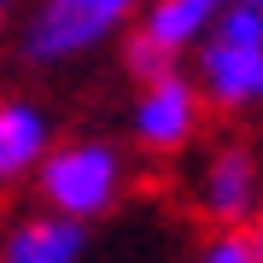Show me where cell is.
Returning a JSON list of instances; mask_svg holds the SVG:
<instances>
[{"label": "cell", "instance_id": "5b68a950", "mask_svg": "<svg viewBox=\"0 0 263 263\" xmlns=\"http://www.w3.org/2000/svg\"><path fill=\"white\" fill-rule=\"evenodd\" d=\"M199 94L211 111H252L263 105V47H240V41H199Z\"/></svg>", "mask_w": 263, "mask_h": 263}, {"label": "cell", "instance_id": "30bf717a", "mask_svg": "<svg viewBox=\"0 0 263 263\" xmlns=\"http://www.w3.org/2000/svg\"><path fill=\"white\" fill-rule=\"evenodd\" d=\"M123 65H129V76H135V82H152V76L176 70L181 59H176V53H164V47H158L152 35H141V29H135V35L123 41Z\"/></svg>", "mask_w": 263, "mask_h": 263}, {"label": "cell", "instance_id": "8fae6325", "mask_svg": "<svg viewBox=\"0 0 263 263\" xmlns=\"http://www.w3.org/2000/svg\"><path fill=\"white\" fill-rule=\"evenodd\" d=\"M199 263H257L252 228H222V234H211L205 252H199Z\"/></svg>", "mask_w": 263, "mask_h": 263}, {"label": "cell", "instance_id": "2e32d148", "mask_svg": "<svg viewBox=\"0 0 263 263\" xmlns=\"http://www.w3.org/2000/svg\"><path fill=\"white\" fill-rule=\"evenodd\" d=\"M205 6H222V0H205Z\"/></svg>", "mask_w": 263, "mask_h": 263}, {"label": "cell", "instance_id": "6da1fadb", "mask_svg": "<svg viewBox=\"0 0 263 263\" xmlns=\"http://www.w3.org/2000/svg\"><path fill=\"white\" fill-rule=\"evenodd\" d=\"M35 187L47 199V211L70 216V222H94L117 205L123 193V164L105 141H65L47 146L35 164Z\"/></svg>", "mask_w": 263, "mask_h": 263}, {"label": "cell", "instance_id": "8992f818", "mask_svg": "<svg viewBox=\"0 0 263 263\" xmlns=\"http://www.w3.org/2000/svg\"><path fill=\"white\" fill-rule=\"evenodd\" d=\"M88 246V228L70 222L59 211H41V216H24V222L6 228L0 240V263H76Z\"/></svg>", "mask_w": 263, "mask_h": 263}, {"label": "cell", "instance_id": "277c9868", "mask_svg": "<svg viewBox=\"0 0 263 263\" xmlns=\"http://www.w3.org/2000/svg\"><path fill=\"white\" fill-rule=\"evenodd\" d=\"M263 205V170L257 152L240 141H222L199 170V211L211 216L216 228H246Z\"/></svg>", "mask_w": 263, "mask_h": 263}, {"label": "cell", "instance_id": "4fadbf2b", "mask_svg": "<svg viewBox=\"0 0 263 263\" xmlns=\"http://www.w3.org/2000/svg\"><path fill=\"white\" fill-rule=\"evenodd\" d=\"M252 252H257V263H263V234H257V228H252Z\"/></svg>", "mask_w": 263, "mask_h": 263}, {"label": "cell", "instance_id": "ba28073f", "mask_svg": "<svg viewBox=\"0 0 263 263\" xmlns=\"http://www.w3.org/2000/svg\"><path fill=\"white\" fill-rule=\"evenodd\" d=\"M211 12L216 6H205V0H141V12H135V29L141 35H152L164 53H187V47H199L205 41V29H211Z\"/></svg>", "mask_w": 263, "mask_h": 263}, {"label": "cell", "instance_id": "7c38bea8", "mask_svg": "<svg viewBox=\"0 0 263 263\" xmlns=\"http://www.w3.org/2000/svg\"><path fill=\"white\" fill-rule=\"evenodd\" d=\"M12 6H18V0H0V35L12 29Z\"/></svg>", "mask_w": 263, "mask_h": 263}, {"label": "cell", "instance_id": "9c48e42d", "mask_svg": "<svg viewBox=\"0 0 263 263\" xmlns=\"http://www.w3.org/2000/svg\"><path fill=\"white\" fill-rule=\"evenodd\" d=\"M205 35L216 41H240V47H263V12L257 6H240V0H222L211 12V29Z\"/></svg>", "mask_w": 263, "mask_h": 263}, {"label": "cell", "instance_id": "3957f363", "mask_svg": "<svg viewBox=\"0 0 263 263\" xmlns=\"http://www.w3.org/2000/svg\"><path fill=\"white\" fill-rule=\"evenodd\" d=\"M199 123H205V94H199V82L187 70H164L141 82V100H135V141H141L152 158H170V152H181L199 135Z\"/></svg>", "mask_w": 263, "mask_h": 263}, {"label": "cell", "instance_id": "9a60e30c", "mask_svg": "<svg viewBox=\"0 0 263 263\" xmlns=\"http://www.w3.org/2000/svg\"><path fill=\"white\" fill-rule=\"evenodd\" d=\"M240 6H257V12H263V0H240Z\"/></svg>", "mask_w": 263, "mask_h": 263}, {"label": "cell", "instance_id": "7a4b0ae2", "mask_svg": "<svg viewBox=\"0 0 263 263\" xmlns=\"http://www.w3.org/2000/svg\"><path fill=\"white\" fill-rule=\"evenodd\" d=\"M135 12H141V0H41L24 35V59L29 65H65L76 53H94Z\"/></svg>", "mask_w": 263, "mask_h": 263}, {"label": "cell", "instance_id": "5bb4252c", "mask_svg": "<svg viewBox=\"0 0 263 263\" xmlns=\"http://www.w3.org/2000/svg\"><path fill=\"white\" fill-rule=\"evenodd\" d=\"M252 228H257V234H263V205H257V222H252Z\"/></svg>", "mask_w": 263, "mask_h": 263}, {"label": "cell", "instance_id": "52a82bcc", "mask_svg": "<svg viewBox=\"0 0 263 263\" xmlns=\"http://www.w3.org/2000/svg\"><path fill=\"white\" fill-rule=\"evenodd\" d=\"M47 111L29 100H0V187H12L18 176L41 164L47 152Z\"/></svg>", "mask_w": 263, "mask_h": 263}]
</instances>
